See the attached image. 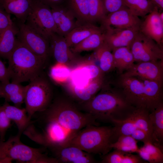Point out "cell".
I'll list each match as a JSON object with an SVG mask.
<instances>
[{
  "instance_id": "40",
  "label": "cell",
  "mask_w": 163,
  "mask_h": 163,
  "mask_svg": "<svg viewBox=\"0 0 163 163\" xmlns=\"http://www.w3.org/2000/svg\"><path fill=\"white\" fill-rule=\"evenodd\" d=\"M13 23L10 14L6 12L0 5V36Z\"/></svg>"
},
{
  "instance_id": "16",
  "label": "cell",
  "mask_w": 163,
  "mask_h": 163,
  "mask_svg": "<svg viewBox=\"0 0 163 163\" xmlns=\"http://www.w3.org/2000/svg\"><path fill=\"white\" fill-rule=\"evenodd\" d=\"M159 11L155 7L152 12L147 15L144 20L142 21L139 30L163 47V21L160 18Z\"/></svg>"
},
{
  "instance_id": "25",
  "label": "cell",
  "mask_w": 163,
  "mask_h": 163,
  "mask_svg": "<svg viewBox=\"0 0 163 163\" xmlns=\"http://www.w3.org/2000/svg\"><path fill=\"white\" fill-rule=\"evenodd\" d=\"M143 143V145L139 147L137 153L139 156L150 163H163V145L149 141Z\"/></svg>"
},
{
  "instance_id": "19",
  "label": "cell",
  "mask_w": 163,
  "mask_h": 163,
  "mask_svg": "<svg viewBox=\"0 0 163 163\" xmlns=\"http://www.w3.org/2000/svg\"><path fill=\"white\" fill-rule=\"evenodd\" d=\"M104 76L92 80L85 87L78 88L68 85L69 94L74 99L83 104L92 98L103 86Z\"/></svg>"
},
{
  "instance_id": "34",
  "label": "cell",
  "mask_w": 163,
  "mask_h": 163,
  "mask_svg": "<svg viewBox=\"0 0 163 163\" xmlns=\"http://www.w3.org/2000/svg\"><path fill=\"white\" fill-rule=\"evenodd\" d=\"M138 141L130 135H121L117 140L111 145L112 149L125 152L137 153L139 147Z\"/></svg>"
},
{
  "instance_id": "3",
  "label": "cell",
  "mask_w": 163,
  "mask_h": 163,
  "mask_svg": "<svg viewBox=\"0 0 163 163\" xmlns=\"http://www.w3.org/2000/svg\"><path fill=\"white\" fill-rule=\"evenodd\" d=\"M8 59L7 68L11 82L20 84L30 82L42 73L46 62L17 39L15 47Z\"/></svg>"
},
{
  "instance_id": "36",
  "label": "cell",
  "mask_w": 163,
  "mask_h": 163,
  "mask_svg": "<svg viewBox=\"0 0 163 163\" xmlns=\"http://www.w3.org/2000/svg\"><path fill=\"white\" fill-rule=\"evenodd\" d=\"M25 86L20 83L9 82L0 83V97L4 98L5 101L11 97L25 88Z\"/></svg>"
},
{
  "instance_id": "28",
  "label": "cell",
  "mask_w": 163,
  "mask_h": 163,
  "mask_svg": "<svg viewBox=\"0 0 163 163\" xmlns=\"http://www.w3.org/2000/svg\"><path fill=\"white\" fill-rule=\"evenodd\" d=\"M149 117L152 129V138L155 143L163 145V103L150 113Z\"/></svg>"
},
{
  "instance_id": "17",
  "label": "cell",
  "mask_w": 163,
  "mask_h": 163,
  "mask_svg": "<svg viewBox=\"0 0 163 163\" xmlns=\"http://www.w3.org/2000/svg\"><path fill=\"white\" fill-rule=\"evenodd\" d=\"M59 163H93L96 161L91 154L72 145H66L52 151Z\"/></svg>"
},
{
  "instance_id": "22",
  "label": "cell",
  "mask_w": 163,
  "mask_h": 163,
  "mask_svg": "<svg viewBox=\"0 0 163 163\" xmlns=\"http://www.w3.org/2000/svg\"><path fill=\"white\" fill-rule=\"evenodd\" d=\"M2 106L7 116L16 125L18 130L17 134L21 136L30 122L25 108L10 105L6 101Z\"/></svg>"
},
{
  "instance_id": "26",
  "label": "cell",
  "mask_w": 163,
  "mask_h": 163,
  "mask_svg": "<svg viewBox=\"0 0 163 163\" xmlns=\"http://www.w3.org/2000/svg\"><path fill=\"white\" fill-rule=\"evenodd\" d=\"M102 163H146L139 155L115 150L101 156Z\"/></svg>"
},
{
  "instance_id": "8",
  "label": "cell",
  "mask_w": 163,
  "mask_h": 163,
  "mask_svg": "<svg viewBox=\"0 0 163 163\" xmlns=\"http://www.w3.org/2000/svg\"><path fill=\"white\" fill-rule=\"evenodd\" d=\"M18 27L17 39L33 53L46 61L50 54L49 38L25 23L19 22Z\"/></svg>"
},
{
  "instance_id": "23",
  "label": "cell",
  "mask_w": 163,
  "mask_h": 163,
  "mask_svg": "<svg viewBox=\"0 0 163 163\" xmlns=\"http://www.w3.org/2000/svg\"><path fill=\"white\" fill-rule=\"evenodd\" d=\"M18 27L13 23L0 36V57L8 59L16 43Z\"/></svg>"
},
{
  "instance_id": "1",
  "label": "cell",
  "mask_w": 163,
  "mask_h": 163,
  "mask_svg": "<svg viewBox=\"0 0 163 163\" xmlns=\"http://www.w3.org/2000/svg\"><path fill=\"white\" fill-rule=\"evenodd\" d=\"M33 116L35 117H32L33 120H30L23 133L52 151L68 145L86 126L99 125L91 115L82 112L72 103L62 99H56L46 110Z\"/></svg>"
},
{
  "instance_id": "15",
  "label": "cell",
  "mask_w": 163,
  "mask_h": 163,
  "mask_svg": "<svg viewBox=\"0 0 163 163\" xmlns=\"http://www.w3.org/2000/svg\"><path fill=\"white\" fill-rule=\"evenodd\" d=\"M50 54H52L56 62L69 66L76 59L75 55L68 45L65 37L55 33L48 37Z\"/></svg>"
},
{
  "instance_id": "39",
  "label": "cell",
  "mask_w": 163,
  "mask_h": 163,
  "mask_svg": "<svg viewBox=\"0 0 163 163\" xmlns=\"http://www.w3.org/2000/svg\"><path fill=\"white\" fill-rule=\"evenodd\" d=\"M107 14L126 7L123 0H102Z\"/></svg>"
},
{
  "instance_id": "30",
  "label": "cell",
  "mask_w": 163,
  "mask_h": 163,
  "mask_svg": "<svg viewBox=\"0 0 163 163\" xmlns=\"http://www.w3.org/2000/svg\"><path fill=\"white\" fill-rule=\"evenodd\" d=\"M149 113L144 109L136 108L128 117L134 122L138 128L144 131L155 143L152 138V127L149 116Z\"/></svg>"
},
{
  "instance_id": "43",
  "label": "cell",
  "mask_w": 163,
  "mask_h": 163,
  "mask_svg": "<svg viewBox=\"0 0 163 163\" xmlns=\"http://www.w3.org/2000/svg\"><path fill=\"white\" fill-rule=\"evenodd\" d=\"M160 11H163V0H150Z\"/></svg>"
},
{
  "instance_id": "4",
  "label": "cell",
  "mask_w": 163,
  "mask_h": 163,
  "mask_svg": "<svg viewBox=\"0 0 163 163\" xmlns=\"http://www.w3.org/2000/svg\"><path fill=\"white\" fill-rule=\"evenodd\" d=\"M118 138L114 126L90 125L81 130L67 145L77 147L91 154L103 155L112 149L111 145Z\"/></svg>"
},
{
  "instance_id": "41",
  "label": "cell",
  "mask_w": 163,
  "mask_h": 163,
  "mask_svg": "<svg viewBox=\"0 0 163 163\" xmlns=\"http://www.w3.org/2000/svg\"><path fill=\"white\" fill-rule=\"evenodd\" d=\"M10 76L8 68L0 59V82H9Z\"/></svg>"
},
{
  "instance_id": "33",
  "label": "cell",
  "mask_w": 163,
  "mask_h": 163,
  "mask_svg": "<svg viewBox=\"0 0 163 163\" xmlns=\"http://www.w3.org/2000/svg\"><path fill=\"white\" fill-rule=\"evenodd\" d=\"M71 70L68 66L56 62L50 68L49 75L56 83L62 85L66 84L69 79Z\"/></svg>"
},
{
  "instance_id": "11",
  "label": "cell",
  "mask_w": 163,
  "mask_h": 163,
  "mask_svg": "<svg viewBox=\"0 0 163 163\" xmlns=\"http://www.w3.org/2000/svg\"><path fill=\"white\" fill-rule=\"evenodd\" d=\"M142 21L127 7L109 13L101 22V27L118 28H139Z\"/></svg>"
},
{
  "instance_id": "31",
  "label": "cell",
  "mask_w": 163,
  "mask_h": 163,
  "mask_svg": "<svg viewBox=\"0 0 163 163\" xmlns=\"http://www.w3.org/2000/svg\"><path fill=\"white\" fill-rule=\"evenodd\" d=\"M64 3L79 22L90 23L88 0H64Z\"/></svg>"
},
{
  "instance_id": "14",
  "label": "cell",
  "mask_w": 163,
  "mask_h": 163,
  "mask_svg": "<svg viewBox=\"0 0 163 163\" xmlns=\"http://www.w3.org/2000/svg\"><path fill=\"white\" fill-rule=\"evenodd\" d=\"M105 42L113 49L122 47H130L139 31V28L121 29L108 27L104 29Z\"/></svg>"
},
{
  "instance_id": "12",
  "label": "cell",
  "mask_w": 163,
  "mask_h": 163,
  "mask_svg": "<svg viewBox=\"0 0 163 163\" xmlns=\"http://www.w3.org/2000/svg\"><path fill=\"white\" fill-rule=\"evenodd\" d=\"M122 74L162 84L163 59L137 62Z\"/></svg>"
},
{
  "instance_id": "10",
  "label": "cell",
  "mask_w": 163,
  "mask_h": 163,
  "mask_svg": "<svg viewBox=\"0 0 163 163\" xmlns=\"http://www.w3.org/2000/svg\"><path fill=\"white\" fill-rule=\"evenodd\" d=\"M118 84L121 89V92L129 104L136 108L145 110L144 86L141 79L122 74Z\"/></svg>"
},
{
  "instance_id": "20",
  "label": "cell",
  "mask_w": 163,
  "mask_h": 163,
  "mask_svg": "<svg viewBox=\"0 0 163 163\" xmlns=\"http://www.w3.org/2000/svg\"><path fill=\"white\" fill-rule=\"evenodd\" d=\"M31 4L32 0H0V5L5 11L14 15L22 23H25Z\"/></svg>"
},
{
  "instance_id": "6",
  "label": "cell",
  "mask_w": 163,
  "mask_h": 163,
  "mask_svg": "<svg viewBox=\"0 0 163 163\" xmlns=\"http://www.w3.org/2000/svg\"><path fill=\"white\" fill-rule=\"evenodd\" d=\"M52 87L42 73L25 86L24 103L29 119L36 113L46 110L51 103Z\"/></svg>"
},
{
  "instance_id": "32",
  "label": "cell",
  "mask_w": 163,
  "mask_h": 163,
  "mask_svg": "<svg viewBox=\"0 0 163 163\" xmlns=\"http://www.w3.org/2000/svg\"><path fill=\"white\" fill-rule=\"evenodd\" d=\"M126 6L135 15L145 17L155 7L150 0H123Z\"/></svg>"
},
{
  "instance_id": "37",
  "label": "cell",
  "mask_w": 163,
  "mask_h": 163,
  "mask_svg": "<svg viewBox=\"0 0 163 163\" xmlns=\"http://www.w3.org/2000/svg\"><path fill=\"white\" fill-rule=\"evenodd\" d=\"M81 63L88 71L91 80L104 76V73L98 66L96 64L94 60H85Z\"/></svg>"
},
{
  "instance_id": "18",
  "label": "cell",
  "mask_w": 163,
  "mask_h": 163,
  "mask_svg": "<svg viewBox=\"0 0 163 163\" xmlns=\"http://www.w3.org/2000/svg\"><path fill=\"white\" fill-rule=\"evenodd\" d=\"M139 78L142 81L144 86L145 109L150 113L163 103L162 84L155 81Z\"/></svg>"
},
{
  "instance_id": "24",
  "label": "cell",
  "mask_w": 163,
  "mask_h": 163,
  "mask_svg": "<svg viewBox=\"0 0 163 163\" xmlns=\"http://www.w3.org/2000/svg\"><path fill=\"white\" fill-rule=\"evenodd\" d=\"M115 68L121 74L123 72L130 69L135 62L133 55L130 49L127 47L114 48L112 50Z\"/></svg>"
},
{
  "instance_id": "13",
  "label": "cell",
  "mask_w": 163,
  "mask_h": 163,
  "mask_svg": "<svg viewBox=\"0 0 163 163\" xmlns=\"http://www.w3.org/2000/svg\"><path fill=\"white\" fill-rule=\"evenodd\" d=\"M50 8L58 34L61 36L65 37L75 27L83 24L78 21L64 2Z\"/></svg>"
},
{
  "instance_id": "7",
  "label": "cell",
  "mask_w": 163,
  "mask_h": 163,
  "mask_svg": "<svg viewBox=\"0 0 163 163\" xmlns=\"http://www.w3.org/2000/svg\"><path fill=\"white\" fill-rule=\"evenodd\" d=\"M25 23L48 38L53 33L58 34L50 7L36 0H32L31 9Z\"/></svg>"
},
{
  "instance_id": "38",
  "label": "cell",
  "mask_w": 163,
  "mask_h": 163,
  "mask_svg": "<svg viewBox=\"0 0 163 163\" xmlns=\"http://www.w3.org/2000/svg\"><path fill=\"white\" fill-rule=\"evenodd\" d=\"M11 120L6 115L2 106H0V140L4 141L6 132L11 126Z\"/></svg>"
},
{
  "instance_id": "21",
  "label": "cell",
  "mask_w": 163,
  "mask_h": 163,
  "mask_svg": "<svg viewBox=\"0 0 163 163\" xmlns=\"http://www.w3.org/2000/svg\"><path fill=\"white\" fill-rule=\"evenodd\" d=\"M104 30L94 24L87 23L74 28L65 37L68 46L71 48L75 46L91 34Z\"/></svg>"
},
{
  "instance_id": "9",
  "label": "cell",
  "mask_w": 163,
  "mask_h": 163,
  "mask_svg": "<svg viewBox=\"0 0 163 163\" xmlns=\"http://www.w3.org/2000/svg\"><path fill=\"white\" fill-rule=\"evenodd\" d=\"M129 48L135 62H139L163 59V47L140 31Z\"/></svg>"
},
{
  "instance_id": "29",
  "label": "cell",
  "mask_w": 163,
  "mask_h": 163,
  "mask_svg": "<svg viewBox=\"0 0 163 163\" xmlns=\"http://www.w3.org/2000/svg\"><path fill=\"white\" fill-rule=\"evenodd\" d=\"M105 42L104 30L94 33L70 48L76 54L83 51L95 50Z\"/></svg>"
},
{
  "instance_id": "2",
  "label": "cell",
  "mask_w": 163,
  "mask_h": 163,
  "mask_svg": "<svg viewBox=\"0 0 163 163\" xmlns=\"http://www.w3.org/2000/svg\"><path fill=\"white\" fill-rule=\"evenodd\" d=\"M83 106L85 112L97 121L111 123L126 119L136 108L127 102L121 92L110 90L96 94Z\"/></svg>"
},
{
  "instance_id": "42",
  "label": "cell",
  "mask_w": 163,
  "mask_h": 163,
  "mask_svg": "<svg viewBox=\"0 0 163 163\" xmlns=\"http://www.w3.org/2000/svg\"><path fill=\"white\" fill-rule=\"evenodd\" d=\"M48 5L50 7L56 5H60L64 2V0H36Z\"/></svg>"
},
{
  "instance_id": "27",
  "label": "cell",
  "mask_w": 163,
  "mask_h": 163,
  "mask_svg": "<svg viewBox=\"0 0 163 163\" xmlns=\"http://www.w3.org/2000/svg\"><path fill=\"white\" fill-rule=\"evenodd\" d=\"M95 51L94 57L98 60V66L103 73L115 69L112 50L105 42Z\"/></svg>"
},
{
  "instance_id": "5",
  "label": "cell",
  "mask_w": 163,
  "mask_h": 163,
  "mask_svg": "<svg viewBox=\"0 0 163 163\" xmlns=\"http://www.w3.org/2000/svg\"><path fill=\"white\" fill-rule=\"evenodd\" d=\"M18 135L5 141L0 140V163H11L13 161L25 163H58L55 158L50 157L40 148L23 143Z\"/></svg>"
},
{
  "instance_id": "35",
  "label": "cell",
  "mask_w": 163,
  "mask_h": 163,
  "mask_svg": "<svg viewBox=\"0 0 163 163\" xmlns=\"http://www.w3.org/2000/svg\"><path fill=\"white\" fill-rule=\"evenodd\" d=\"M90 23L101 22L107 14L102 0H88Z\"/></svg>"
}]
</instances>
